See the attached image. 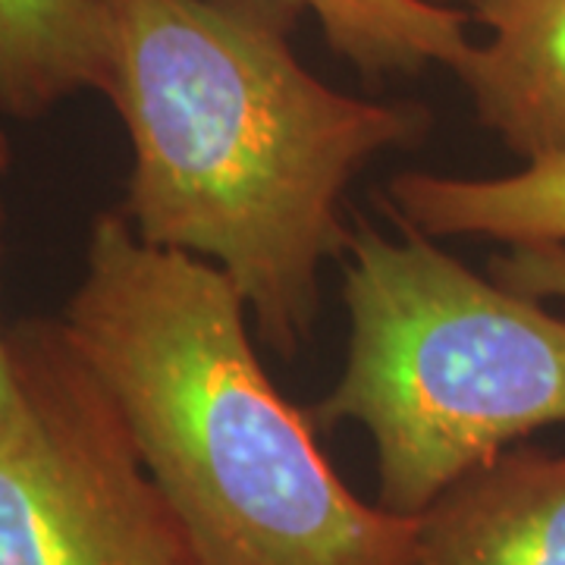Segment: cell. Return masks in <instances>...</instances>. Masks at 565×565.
<instances>
[{"label": "cell", "instance_id": "6da1fadb", "mask_svg": "<svg viewBox=\"0 0 565 565\" xmlns=\"http://www.w3.org/2000/svg\"><path fill=\"white\" fill-rule=\"evenodd\" d=\"M139 239L217 264L282 359L311 340L321 264L352 243L343 195L386 148L415 145L422 104L330 88L292 51L296 0H102Z\"/></svg>", "mask_w": 565, "mask_h": 565}, {"label": "cell", "instance_id": "7a4b0ae2", "mask_svg": "<svg viewBox=\"0 0 565 565\" xmlns=\"http://www.w3.org/2000/svg\"><path fill=\"white\" fill-rule=\"evenodd\" d=\"M63 333L120 408L192 565H422V519L355 497L286 403L217 264L102 211Z\"/></svg>", "mask_w": 565, "mask_h": 565}, {"label": "cell", "instance_id": "3957f363", "mask_svg": "<svg viewBox=\"0 0 565 565\" xmlns=\"http://www.w3.org/2000/svg\"><path fill=\"white\" fill-rule=\"evenodd\" d=\"M343 302L345 367L311 422L367 430L390 512L422 515L527 434L565 424V318L430 236L352 233Z\"/></svg>", "mask_w": 565, "mask_h": 565}, {"label": "cell", "instance_id": "277c9868", "mask_svg": "<svg viewBox=\"0 0 565 565\" xmlns=\"http://www.w3.org/2000/svg\"><path fill=\"white\" fill-rule=\"evenodd\" d=\"M20 405L0 430V565H192L120 408L57 321L10 330Z\"/></svg>", "mask_w": 565, "mask_h": 565}, {"label": "cell", "instance_id": "5b68a950", "mask_svg": "<svg viewBox=\"0 0 565 565\" xmlns=\"http://www.w3.org/2000/svg\"><path fill=\"white\" fill-rule=\"evenodd\" d=\"M418 519L422 565H565V452L505 449Z\"/></svg>", "mask_w": 565, "mask_h": 565}, {"label": "cell", "instance_id": "8992f818", "mask_svg": "<svg viewBox=\"0 0 565 565\" xmlns=\"http://www.w3.org/2000/svg\"><path fill=\"white\" fill-rule=\"evenodd\" d=\"M487 41L459 66L478 122L525 163L565 158V0H471Z\"/></svg>", "mask_w": 565, "mask_h": 565}, {"label": "cell", "instance_id": "52a82bcc", "mask_svg": "<svg viewBox=\"0 0 565 565\" xmlns=\"http://www.w3.org/2000/svg\"><path fill=\"white\" fill-rule=\"evenodd\" d=\"M386 199L399 226L430 239L565 243V158L525 163L515 173L487 180L412 170L393 177Z\"/></svg>", "mask_w": 565, "mask_h": 565}, {"label": "cell", "instance_id": "ba28073f", "mask_svg": "<svg viewBox=\"0 0 565 565\" xmlns=\"http://www.w3.org/2000/svg\"><path fill=\"white\" fill-rule=\"evenodd\" d=\"M110 85L102 0H0V114L39 120L79 92Z\"/></svg>", "mask_w": 565, "mask_h": 565}, {"label": "cell", "instance_id": "9c48e42d", "mask_svg": "<svg viewBox=\"0 0 565 565\" xmlns=\"http://www.w3.org/2000/svg\"><path fill=\"white\" fill-rule=\"evenodd\" d=\"M321 22L323 41L364 76L405 73L427 66L459 73L475 41L468 13L437 0H296Z\"/></svg>", "mask_w": 565, "mask_h": 565}, {"label": "cell", "instance_id": "30bf717a", "mask_svg": "<svg viewBox=\"0 0 565 565\" xmlns=\"http://www.w3.org/2000/svg\"><path fill=\"white\" fill-rule=\"evenodd\" d=\"M493 280L531 299L565 302V243H515L490 262Z\"/></svg>", "mask_w": 565, "mask_h": 565}, {"label": "cell", "instance_id": "8fae6325", "mask_svg": "<svg viewBox=\"0 0 565 565\" xmlns=\"http://www.w3.org/2000/svg\"><path fill=\"white\" fill-rule=\"evenodd\" d=\"M0 264H3V202H0ZM17 405H20V384L10 352V330H3L0 323V430L13 418Z\"/></svg>", "mask_w": 565, "mask_h": 565}, {"label": "cell", "instance_id": "7c38bea8", "mask_svg": "<svg viewBox=\"0 0 565 565\" xmlns=\"http://www.w3.org/2000/svg\"><path fill=\"white\" fill-rule=\"evenodd\" d=\"M7 167H10V141L0 132V182L7 177Z\"/></svg>", "mask_w": 565, "mask_h": 565}, {"label": "cell", "instance_id": "4fadbf2b", "mask_svg": "<svg viewBox=\"0 0 565 565\" xmlns=\"http://www.w3.org/2000/svg\"><path fill=\"white\" fill-rule=\"evenodd\" d=\"M437 3H449V0H437Z\"/></svg>", "mask_w": 565, "mask_h": 565}]
</instances>
